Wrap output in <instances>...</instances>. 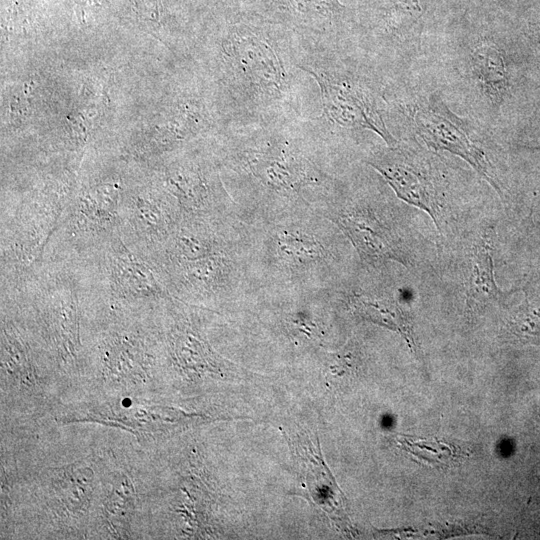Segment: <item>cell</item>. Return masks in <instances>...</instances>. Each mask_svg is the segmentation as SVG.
Returning <instances> with one entry per match:
<instances>
[{"label": "cell", "mask_w": 540, "mask_h": 540, "mask_svg": "<svg viewBox=\"0 0 540 540\" xmlns=\"http://www.w3.org/2000/svg\"><path fill=\"white\" fill-rule=\"evenodd\" d=\"M2 373L26 388H33L37 378L28 344L13 323L2 324Z\"/></svg>", "instance_id": "obj_14"}, {"label": "cell", "mask_w": 540, "mask_h": 540, "mask_svg": "<svg viewBox=\"0 0 540 540\" xmlns=\"http://www.w3.org/2000/svg\"><path fill=\"white\" fill-rule=\"evenodd\" d=\"M494 246L491 237L483 235L475 244L471 255V268L467 282V304L472 308L496 302L504 296L495 281Z\"/></svg>", "instance_id": "obj_12"}, {"label": "cell", "mask_w": 540, "mask_h": 540, "mask_svg": "<svg viewBox=\"0 0 540 540\" xmlns=\"http://www.w3.org/2000/svg\"><path fill=\"white\" fill-rule=\"evenodd\" d=\"M242 248L244 243L186 259L162 261L153 267L175 299L184 303H217L238 296L244 279Z\"/></svg>", "instance_id": "obj_3"}, {"label": "cell", "mask_w": 540, "mask_h": 540, "mask_svg": "<svg viewBox=\"0 0 540 540\" xmlns=\"http://www.w3.org/2000/svg\"><path fill=\"white\" fill-rule=\"evenodd\" d=\"M531 148L540 150V145H537V146H534V147H531Z\"/></svg>", "instance_id": "obj_19"}, {"label": "cell", "mask_w": 540, "mask_h": 540, "mask_svg": "<svg viewBox=\"0 0 540 540\" xmlns=\"http://www.w3.org/2000/svg\"><path fill=\"white\" fill-rule=\"evenodd\" d=\"M538 38H539V41H540V29L538 31Z\"/></svg>", "instance_id": "obj_20"}, {"label": "cell", "mask_w": 540, "mask_h": 540, "mask_svg": "<svg viewBox=\"0 0 540 540\" xmlns=\"http://www.w3.org/2000/svg\"><path fill=\"white\" fill-rule=\"evenodd\" d=\"M136 505V492L132 480L117 474L103 503V516L113 535L123 536L129 527Z\"/></svg>", "instance_id": "obj_15"}, {"label": "cell", "mask_w": 540, "mask_h": 540, "mask_svg": "<svg viewBox=\"0 0 540 540\" xmlns=\"http://www.w3.org/2000/svg\"><path fill=\"white\" fill-rule=\"evenodd\" d=\"M77 260L87 291L100 296L111 313L161 306L172 297L154 267L120 234Z\"/></svg>", "instance_id": "obj_1"}, {"label": "cell", "mask_w": 540, "mask_h": 540, "mask_svg": "<svg viewBox=\"0 0 540 540\" xmlns=\"http://www.w3.org/2000/svg\"><path fill=\"white\" fill-rule=\"evenodd\" d=\"M295 12L304 16L326 17L332 9V0H282Z\"/></svg>", "instance_id": "obj_18"}, {"label": "cell", "mask_w": 540, "mask_h": 540, "mask_svg": "<svg viewBox=\"0 0 540 540\" xmlns=\"http://www.w3.org/2000/svg\"><path fill=\"white\" fill-rule=\"evenodd\" d=\"M324 216L293 217L269 224L262 241V261L275 277L302 291H327L334 260Z\"/></svg>", "instance_id": "obj_2"}, {"label": "cell", "mask_w": 540, "mask_h": 540, "mask_svg": "<svg viewBox=\"0 0 540 540\" xmlns=\"http://www.w3.org/2000/svg\"><path fill=\"white\" fill-rule=\"evenodd\" d=\"M317 81L325 115L346 127L367 128L381 136L389 147L396 140L387 130L371 97L361 88L330 78L327 74L307 69Z\"/></svg>", "instance_id": "obj_8"}, {"label": "cell", "mask_w": 540, "mask_h": 540, "mask_svg": "<svg viewBox=\"0 0 540 540\" xmlns=\"http://www.w3.org/2000/svg\"><path fill=\"white\" fill-rule=\"evenodd\" d=\"M149 342L138 330L116 328L105 332L97 347L103 377L123 385L146 382L155 361Z\"/></svg>", "instance_id": "obj_7"}, {"label": "cell", "mask_w": 540, "mask_h": 540, "mask_svg": "<svg viewBox=\"0 0 540 540\" xmlns=\"http://www.w3.org/2000/svg\"><path fill=\"white\" fill-rule=\"evenodd\" d=\"M245 170L265 190L292 206L309 205L305 191L320 185L318 170L297 151L281 143H265L244 153Z\"/></svg>", "instance_id": "obj_4"}, {"label": "cell", "mask_w": 540, "mask_h": 540, "mask_svg": "<svg viewBox=\"0 0 540 540\" xmlns=\"http://www.w3.org/2000/svg\"><path fill=\"white\" fill-rule=\"evenodd\" d=\"M414 122L417 133L428 146L461 157L500 192L485 153L471 140L465 124L456 115L440 104L427 105L416 111Z\"/></svg>", "instance_id": "obj_6"}, {"label": "cell", "mask_w": 540, "mask_h": 540, "mask_svg": "<svg viewBox=\"0 0 540 540\" xmlns=\"http://www.w3.org/2000/svg\"><path fill=\"white\" fill-rule=\"evenodd\" d=\"M322 213L349 239L362 262L369 265L386 261L409 264L407 252L396 232L371 209L326 206Z\"/></svg>", "instance_id": "obj_5"}, {"label": "cell", "mask_w": 540, "mask_h": 540, "mask_svg": "<svg viewBox=\"0 0 540 540\" xmlns=\"http://www.w3.org/2000/svg\"><path fill=\"white\" fill-rule=\"evenodd\" d=\"M368 163L375 168L406 203L425 211L441 228L442 206L431 179L413 159L391 147L376 153Z\"/></svg>", "instance_id": "obj_9"}, {"label": "cell", "mask_w": 540, "mask_h": 540, "mask_svg": "<svg viewBox=\"0 0 540 540\" xmlns=\"http://www.w3.org/2000/svg\"><path fill=\"white\" fill-rule=\"evenodd\" d=\"M348 301L358 316L397 331L408 342L410 348L418 353L411 319L395 299L356 293L350 295Z\"/></svg>", "instance_id": "obj_11"}, {"label": "cell", "mask_w": 540, "mask_h": 540, "mask_svg": "<svg viewBox=\"0 0 540 540\" xmlns=\"http://www.w3.org/2000/svg\"><path fill=\"white\" fill-rule=\"evenodd\" d=\"M179 416H181V412L175 410L147 406L116 413L114 414V421L122 424L124 428L131 426L132 430L152 433L162 431L170 425H176L179 423Z\"/></svg>", "instance_id": "obj_17"}, {"label": "cell", "mask_w": 540, "mask_h": 540, "mask_svg": "<svg viewBox=\"0 0 540 540\" xmlns=\"http://www.w3.org/2000/svg\"><path fill=\"white\" fill-rule=\"evenodd\" d=\"M93 478V471L79 464H72L54 472L51 489L67 515L77 516L87 509L93 492Z\"/></svg>", "instance_id": "obj_13"}, {"label": "cell", "mask_w": 540, "mask_h": 540, "mask_svg": "<svg viewBox=\"0 0 540 540\" xmlns=\"http://www.w3.org/2000/svg\"><path fill=\"white\" fill-rule=\"evenodd\" d=\"M473 66L490 98L500 102L507 87V75L501 52L493 45H482L473 53Z\"/></svg>", "instance_id": "obj_16"}, {"label": "cell", "mask_w": 540, "mask_h": 540, "mask_svg": "<svg viewBox=\"0 0 540 540\" xmlns=\"http://www.w3.org/2000/svg\"><path fill=\"white\" fill-rule=\"evenodd\" d=\"M228 44L227 53L246 79L263 88H277L283 83L285 73L282 64L269 43L244 35Z\"/></svg>", "instance_id": "obj_10"}]
</instances>
